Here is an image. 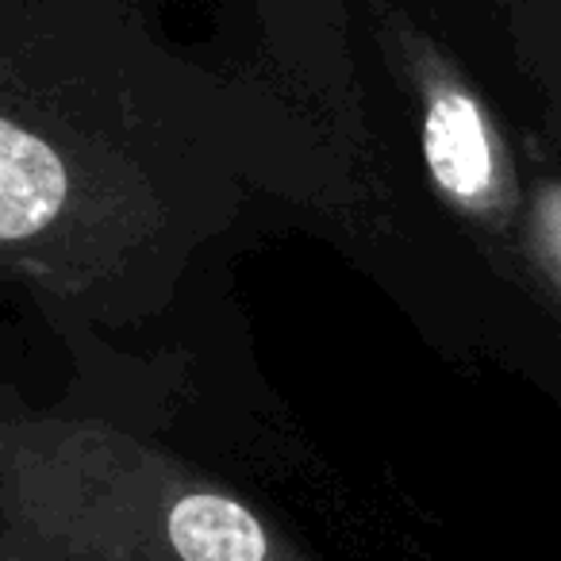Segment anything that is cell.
Masks as SVG:
<instances>
[{"label": "cell", "instance_id": "7a4b0ae2", "mask_svg": "<svg viewBox=\"0 0 561 561\" xmlns=\"http://www.w3.org/2000/svg\"><path fill=\"white\" fill-rule=\"evenodd\" d=\"M170 546L181 561H265V530L234 500L193 492L170 512Z\"/></svg>", "mask_w": 561, "mask_h": 561}, {"label": "cell", "instance_id": "3957f363", "mask_svg": "<svg viewBox=\"0 0 561 561\" xmlns=\"http://www.w3.org/2000/svg\"><path fill=\"white\" fill-rule=\"evenodd\" d=\"M0 561H43L39 542H27V530L0 523Z\"/></svg>", "mask_w": 561, "mask_h": 561}, {"label": "cell", "instance_id": "6da1fadb", "mask_svg": "<svg viewBox=\"0 0 561 561\" xmlns=\"http://www.w3.org/2000/svg\"><path fill=\"white\" fill-rule=\"evenodd\" d=\"M423 150L435 181L458 201H481L492 188V147L481 108L458 89L435 93L423 124Z\"/></svg>", "mask_w": 561, "mask_h": 561}]
</instances>
